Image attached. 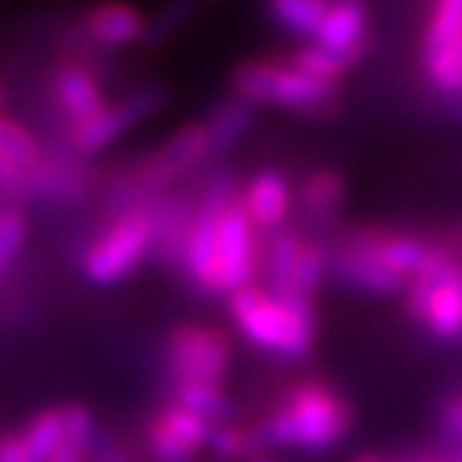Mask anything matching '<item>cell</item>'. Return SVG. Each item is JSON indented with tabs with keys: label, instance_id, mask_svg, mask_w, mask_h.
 <instances>
[{
	"label": "cell",
	"instance_id": "1",
	"mask_svg": "<svg viewBox=\"0 0 462 462\" xmlns=\"http://www.w3.org/2000/svg\"><path fill=\"white\" fill-rule=\"evenodd\" d=\"M356 423V410L346 395L320 379L292 382L259 423L251 426L256 454L301 451L326 454L337 448Z\"/></svg>",
	"mask_w": 462,
	"mask_h": 462
},
{
	"label": "cell",
	"instance_id": "2",
	"mask_svg": "<svg viewBox=\"0 0 462 462\" xmlns=\"http://www.w3.org/2000/svg\"><path fill=\"white\" fill-rule=\"evenodd\" d=\"M228 315L248 346L284 362L310 356L318 340L315 301L287 299L265 287H245L228 295Z\"/></svg>",
	"mask_w": 462,
	"mask_h": 462
},
{
	"label": "cell",
	"instance_id": "3",
	"mask_svg": "<svg viewBox=\"0 0 462 462\" xmlns=\"http://www.w3.org/2000/svg\"><path fill=\"white\" fill-rule=\"evenodd\" d=\"M201 164H209V137L204 123H187L164 140L153 153L137 162V168L125 171L109 187V207L125 212L131 207L151 204L164 192H171L181 179H187Z\"/></svg>",
	"mask_w": 462,
	"mask_h": 462
},
{
	"label": "cell",
	"instance_id": "4",
	"mask_svg": "<svg viewBox=\"0 0 462 462\" xmlns=\"http://www.w3.org/2000/svg\"><path fill=\"white\" fill-rule=\"evenodd\" d=\"M407 312L438 340L462 337V265L451 248L435 243L426 265L410 279Z\"/></svg>",
	"mask_w": 462,
	"mask_h": 462
},
{
	"label": "cell",
	"instance_id": "5",
	"mask_svg": "<svg viewBox=\"0 0 462 462\" xmlns=\"http://www.w3.org/2000/svg\"><path fill=\"white\" fill-rule=\"evenodd\" d=\"M153 220L151 204L117 212L81 256L84 279L95 287H115L151 256Z\"/></svg>",
	"mask_w": 462,
	"mask_h": 462
},
{
	"label": "cell",
	"instance_id": "6",
	"mask_svg": "<svg viewBox=\"0 0 462 462\" xmlns=\"http://www.w3.org/2000/svg\"><path fill=\"white\" fill-rule=\"evenodd\" d=\"M240 192L237 176L231 171H217L207 179L204 189L198 192L195 215L189 226V237L184 245L181 268L189 284L204 295H223L217 279V223L226 207L235 201Z\"/></svg>",
	"mask_w": 462,
	"mask_h": 462
},
{
	"label": "cell",
	"instance_id": "7",
	"mask_svg": "<svg viewBox=\"0 0 462 462\" xmlns=\"http://www.w3.org/2000/svg\"><path fill=\"white\" fill-rule=\"evenodd\" d=\"M164 362L173 384H223L231 368V343L217 326L181 323L164 346Z\"/></svg>",
	"mask_w": 462,
	"mask_h": 462
},
{
	"label": "cell",
	"instance_id": "8",
	"mask_svg": "<svg viewBox=\"0 0 462 462\" xmlns=\"http://www.w3.org/2000/svg\"><path fill=\"white\" fill-rule=\"evenodd\" d=\"M168 97H171L168 89L153 87V84L128 92L125 97H120V101L106 104L101 112H97L95 117H89L87 123H79V125L68 128V145L81 159L104 153L109 145L123 140L128 131H134L137 125L151 120L159 109H164Z\"/></svg>",
	"mask_w": 462,
	"mask_h": 462
},
{
	"label": "cell",
	"instance_id": "9",
	"mask_svg": "<svg viewBox=\"0 0 462 462\" xmlns=\"http://www.w3.org/2000/svg\"><path fill=\"white\" fill-rule=\"evenodd\" d=\"M420 64L426 81L446 97H462V0H432Z\"/></svg>",
	"mask_w": 462,
	"mask_h": 462
},
{
	"label": "cell",
	"instance_id": "10",
	"mask_svg": "<svg viewBox=\"0 0 462 462\" xmlns=\"http://www.w3.org/2000/svg\"><path fill=\"white\" fill-rule=\"evenodd\" d=\"M259 268V251H256V226L251 223L243 195L226 207L217 223V279L220 292L235 295L254 284Z\"/></svg>",
	"mask_w": 462,
	"mask_h": 462
},
{
	"label": "cell",
	"instance_id": "11",
	"mask_svg": "<svg viewBox=\"0 0 462 462\" xmlns=\"http://www.w3.org/2000/svg\"><path fill=\"white\" fill-rule=\"evenodd\" d=\"M209 420L171 399L148 420L145 448L153 462H201L198 454L209 446Z\"/></svg>",
	"mask_w": 462,
	"mask_h": 462
},
{
	"label": "cell",
	"instance_id": "12",
	"mask_svg": "<svg viewBox=\"0 0 462 462\" xmlns=\"http://www.w3.org/2000/svg\"><path fill=\"white\" fill-rule=\"evenodd\" d=\"M328 254H332V259H328V276H335L340 284L351 290L368 295H393L407 290V279L382 265V259L368 245L362 228L346 235Z\"/></svg>",
	"mask_w": 462,
	"mask_h": 462
},
{
	"label": "cell",
	"instance_id": "13",
	"mask_svg": "<svg viewBox=\"0 0 462 462\" xmlns=\"http://www.w3.org/2000/svg\"><path fill=\"white\" fill-rule=\"evenodd\" d=\"M89 192V171L70 145H48L45 162L25 179V201L68 207Z\"/></svg>",
	"mask_w": 462,
	"mask_h": 462
},
{
	"label": "cell",
	"instance_id": "14",
	"mask_svg": "<svg viewBox=\"0 0 462 462\" xmlns=\"http://www.w3.org/2000/svg\"><path fill=\"white\" fill-rule=\"evenodd\" d=\"M337 101H340V81L307 76L287 61H271L268 106H279L295 115L326 117L337 109Z\"/></svg>",
	"mask_w": 462,
	"mask_h": 462
},
{
	"label": "cell",
	"instance_id": "15",
	"mask_svg": "<svg viewBox=\"0 0 462 462\" xmlns=\"http://www.w3.org/2000/svg\"><path fill=\"white\" fill-rule=\"evenodd\" d=\"M195 201L189 192L171 189L156 201H151V220H153V245L151 256L168 268H179L184 259V245L189 237V226L195 215Z\"/></svg>",
	"mask_w": 462,
	"mask_h": 462
},
{
	"label": "cell",
	"instance_id": "16",
	"mask_svg": "<svg viewBox=\"0 0 462 462\" xmlns=\"http://www.w3.org/2000/svg\"><path fill=\"white\" fill-rule=\"evenodd\" d=\"M315 42L340 53H368L374 45L368 0H332L315 31Z\"/></svg>",
	"mask_w": 462,
	"mask_h": 462
},
{
	"label": "cell",
	"instance_id": "17",
	"mask_svg": "<svg viewBox=\"0 0 462 462\" xmlns=\"http://www.w3.org/2000/svg\"><path fill=\"white\" fill-rule=\"evenodd\" d=\"M53 97L68 128L87 123L109 104L101 81L84 64H61L53 73Z\"/></svg>",
	"mask_w": 462,
	"mask_h": 462
},
{
	"label": "cell",
	"instance_id": "18",
	"mask_svg": "<svg viewBox=\"0 0 462 462\" xmlns=\"http://www.w3.org/2000/svg\"><path fill=\"white\" fill-rule=\"evenodd\" d=\"M245 212L259 231H282L292 212V189L284 173L279 171H259L240 189Z\"/></svg>",
	"mask_w": 462,
	"mask_h": 462
},
{
	"label": "cell",
	"instance_id": "19",
	"mask_svg": "<svg viewBox=\"0 0 462 462\" xmlns=\"http://www.w3.org/2000/svg\"><path fill=\"white\" fill-rule=\"evenodd\" d=\"M145 17L125 0H101L84 14V34L101 48H128L145 40Z\"/></svg>",
	"mask_w": 462,
	"mask_h": 462
},
{
	"label": "cell",
	"instance_id": "20",
	"mask_svg": "<svg viewBox=\"0 0 462 462\" xmlns=\"http://www.w3.org/2000/svg\"><path fill=\"white\" fill-rule=\"evenodd\" d=\"M254 123H256V106L240 101L237 95L220 101L204 123L207 137H209V164L220 162L223 156L235 151L254 128Z\"/></svg>",
	"mask_w": 462,
	"mask_h": 462
},
{
	"label": "cell",
	"instance_id": "21",
	"mask_svg": "<svg viewBox=\"0 0 462 462\" xmlns=\"http://www.w3.org/2000/svg\"><path fill=\"white\" fill-rule=\"evenodd\" d=\"M346 201V181L332 168H318L307 173L299 189V207L310 226L326 228L332 226L340 215V207Z\"/></svg>",
	"mask_w": 462,
	"mask_h": 462
},
{
	"label": "cell",
	"instance_id": "22",
	"mask_svg": "<svg viewBox=\"0 0 462 462\" xmlns=\"http://www.w3.org/2000/svg\"><path fill=\"white\" fill-rule=\"evenodd\" d=\"M20 438L31 462H48L68 438V404L40 410L20 429Z\"/></svg>",
	"mask_w": 462,
	"mask_h": 462
},
{
	"label": "cell",
	"instance_id": "23",
	"mask_svg": "<svg viewBox=\"0 0 462 462\" xmlns=\"http://www.w3.org/2000/svg\"><path fill=\"white\" fill-rule=\"evenodd\" d=\"M301 245L304 237L295 235L292 228L273 231L265 248V282H268L265 290L292 299V276H295V262H299Z\"/></svg>",
	"mask_w": 462,
	"mask_h": 462
},
{
	"label": "cell",
	"instance_id": "24",
	"mask_svg": "<svg viewBox=\"0 0 462 462\" xmlns=\"http://www.w3.org/2000/svg\"><path fill=\"white\" fill-rule=\"evenodd\" d=\"M0 153H4L25 179L45 162V143L37 140L34 131H28L20 120L0 112Z\"/></svg>",
	"mask_w": 462,
	"mask_h": 462
},
{
	"label": "cell",
	"instance_id": "25",
	"mask_svg": "<svg viewBox=\"0 0 462 462\" xmlns=\"http://www.w3.org/2000/svg\"><path fill=\"white\" fill-rule=\"evenodd\" d=\"M368 53H340V51H328L318 42L304 45L299 51H292L284 61L292 64L295 70H301L307 76H318V79H332L340 81L348 70H354L356 64L365 59Z\"/></svg>",
	"mask_w": 462,
	"mask_h": 462
},
{
	"label": "cell",
	"instance_id": "26",
	"mask_svg": "<svg viewBox=\"0 0 462 462\" xmlns=\"http://www.w3.org/2000/svg\"><path fill=\"white\" fill-rule=\"evenodd\" d=\"M173 402L201 415L212 426L235 418V404L220 384H173Z\"/></svg>",
	"mask_w": 462,
	"mask_h": 462
},
{
	"label": "cell",
	"instance_id": "27",
	"mask_svg": "<svg viewBox=\"0 0 462 462\" xmlns=\"http://www.w3.org/2000/svg\"><path fill=\"white\" fill-rule=\"evenodd\" d=\"M97 432L101 426L84 404H68V438L48 462H89V448Z\"/></svg>",
	"mask_w": 462,
	"mask_h": 462
},
{
	"label": "cell",
	"instance_id": "28",
	"mask_svg": "<svg viewBox=\"0 0 462 462\" xmlns=\"http://www.w3.org/2000/svg\"><path fill=\"white\" fill-rule=\"evenodd\" d=\"M326 9V0H268L273 23L292 37H315Z\"/></svg>",
	"mask_w": 462,
	"mask_h": 462
},
{
	"label": "cell",
	"instance_id": "29",
	"mask_svg": "<svg viewBox=\"0 0 462 462\" xmlns=\"http://www.w3.org/2000/svg\"><path fill=\"white\" fill-rule=\"evenodd\" d=\"M328 248L315 240H304L299 262H295V276H292V299L315 301V295L328 276Z\"/></svg>",
	"mask_w": 462,
	"mask_h": 462
},
{
	"label": "cell",
	"instance_id": "30",
	"mask_svg": "<svg viewBox=\"0 0 462 462\" xmlns=\"http://www.w3.org/2000/svg\"><path fill=\"white\" fill-rule=\"evenodd\" d=\"M207 448L220 462H248L251 457H259L251 426H243V423H235V420L212 426Z\"/></svg>",
	"mask_w": 462,
	"mask_h": 462
},
{
	"label": "cell",
	"instance_id": "31",
	"mask_svg": "<svg viewBox=\"0 0 462 462\" xmlns=\"http://www.w3.org/2000/svg\"><path fill=\"white\" fill-rule=\"evenodd\" d=\"M28 243V217L17 204H0V279L20 259Z\"/></svg>",
	"mask_w": 462,
	"mask_h": 462
},
{
	"label": "cell",
	"instance_id": "32",
	"mask_svg": "<svg viewBox=\"0 0 462 462\" xmlns=\"http://www.w3.org/2000/svg\"><path fill=\"white\" fill-rule=\"evenodd\" d=\"M198 0H168L148 23H145V45L156 48L164 40H171L173 34H179L181 25L192 17Z\"/></svg>",
	"mask_w": 462,
	"mask_h": 462
},
{
	"label": "cell",
	"instance_id": "33",
	"mask_svg": "<svg viewBox=\"0 0 462 462\" xmlns=\"http://www.w3.org/2000/svg\"><path fill=\"white\" fill-rule=\"evenodd\" d=\"M438 420H440L443 435H446L451 443L462 446V390H459V393H451L448 399L440 404Z\"/></svg>",
	"mask_w": 462,
	"mask_h": 462
},
{
	"label": "cell",
	"instance_id": "34",
	"mask_svg": "<svg viewBox=\"0 0 462 462\" xmlns=\"http://www.w3.org/2000/svg\"><path fill=\"white\" fill-rule=\"evenodd\" d=\"M25 201V184L14 164L0 153V204H17Z\"/></svg>",
	"mask_w": 462,
	"mask_h": 462
},
{
	"label": "cell",
	"instance_id": "35",
	"mask_svg": "<svg viewBox=\"0 0 462 462\" xmlns=\"http://www.w3.org/2000/svg\"><path fill=\"white\" fill-rule=\"evenodd\" d=\"M89 462H137L123 443H117L109 432H97L92 448H89Z\"/></svg>",
	"mask_w": 462,
	"mask_h": 462
},
{
	"label": "cell",
	"instance_id": "36",
	"mask_svg": "<svg viewBox=\"0 0 462 462\" xmlns=\"http://www.w3.org/2000/svg\"><path fill=\"white\" fill-rule=\"evenodd\" d=\"M0 462H31L23 446L20 432H4L0 435Z\"/></svg>",
	"mask_w": 462,
	"mask_h": 462
},
{
	"label": "cell",
	"instance_id": "37",
	"mask_svg": "<svg viewBox=\"0 0 462 462\" xmlns=\"http://www.w3.org/2000/svg\"><path fill=\"white\" fill-rule=\"evenodd\" d=\"M6 104H9V92H6L4 81H0V112H6Z\"/></svg>",
	"mask_w": 462,
	"mask_h": 462
},
{
	"label": "cell",
	"instance_id": "38",
	"mask_svg": "<svg viewBox=\"0 0 462 462\" xmlns=\"http://www.w3.org/2000/svg\"><path fill=\"white\" fill-rule=\"evenodd\" d=\"M248 462H279V459H273L271 454H259V457H251Z\"/></svg>",
	"mask_w": 462,
	"mask_h": 462
},
{
	"label": "cell",
	"instance_id": "39",
	"mask_svg": "<svg viewBox=\"0 0 462 462\" xmlns=\"http://www.w3.org/2000/svg\"><path fill=\"white\" fill-rule=\"evenodd\" d=\"M356 462H384V459H376V457H359Z\"/></svg>",
	"mask_w": 462,
	"mask_h": 462
},
{
	"label": "cell",
	"instance_id": "40",
	"mask_svg": "<svg viewBox=\"0 0 462 462\" xmlns=\"http://www.w3.org/2000/svg\"><path fill=\"white\" fill-rule=\"evenodd\" d=\"M423 462H443V459H423Z\"/></svg>",
	"mask_w": 462,
	"mask_h": 462
},
{
	"label": "cell",
	"instance_id": "41",
	"mask_svg": "<svg viewBox=\"0 0 462 462\" xmlns=\"http://www.w3.org/2000/svg\"><path fill=\"white\" fill-rule=\"evenodd\" d=\"M459 115H462V97H459Z\"/></svg>",
	"mask_w": 462,
	"mask_h": 462
}]
</instances>
